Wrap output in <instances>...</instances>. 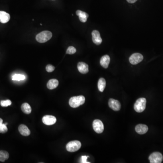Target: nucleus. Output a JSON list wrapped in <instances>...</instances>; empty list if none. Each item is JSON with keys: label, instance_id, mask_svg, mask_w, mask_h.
<instances>
[{"label": "nucleus", "instance_id": "nucleus-1", "mask_svg": "<svg viewBox=\"0 0 163 163\" xmlns=\"http://www.w3.org/2000/svg\"><path fill=\"white\" fill-rule=\"evenodd\" d=\"M85 102V98L83 96L73 97L70 98L69 104L72 108H77L81 105H83Z\"/></svg>", "mask_w": 163, "mask_h": 163}, {"label": "nucleus", "instance_id": "nucleus-2", "mask_svg": "<svg viewBox=\"0 0 163 163\" xmlns=\"http://www.w3.org/2000/svg\"><path fill=\"white\" fill-rule=\"evenodd\" d=\"M52 37V33L50 31L46 30L38 34L36 36V40L39 43H43L49 41Z\"/></svg>", "mask_w": 163, "mask_h": 163}, {"label": "nucleus", "instance_id": "nucleus-3", "mask_svg": "<svg viewBox=\"0 0 163 163\" xmlns=\"http://www.w3.org/2000/svg\"><path fill=\"white\" fill-rule=\"evenodd\" d=\"M146 100L145 98H140L137 100L135 105L134 108L136 112L140 113L145 110L146 107Z\"/></svg>", "mask_w": 163, "mask_h": 163}, {"label": "nucleus", "instance_id": "nucleus-4", "mask_svg": "<svg viewBox=\"0 0 163 163\" xmlns=\"http://www.w3.org/2000/svg\"><path fill=\"white\" fill-rule=\"evenodd\" d=\"M81 147V143L78 140H74L69 142L66 145L67 151L70 152H74L80 149Z\"/></svg>", "mask_w": 163, "mask_h": 163}, {"label": "nucleus", "instance_id": "nucleus-5", "mask_svg": "<svg viewBox=\"0 0 163 163\" xmlns=\"http://www.w3.org/2000/svg\"><path fill=\"white\" fill-rule=\"evenodd\" d=\"M150 161L151 163H161L163 160V157L160 153H153L149 156Z\"/></svg>", "mask_w": 163, "mask_h": 163}, {"label": "nucleus", "instance_id": "nucleus-6", "mask_svg": "<svg viewBox=\"0 0 163 163\" xmlns=\"http://www.w3.org/2000/svg\"><path fill=\"white\" fill-rule=\"evenodd\" d=\"M143 60V56L140 53H134L132 54L129 58V61L131 64L135 65L140 63Z\"/></svg>", "mask_w": 163, "mask_h": 163}, {"label": "nucleus", "instance_id": "nucleus-7", "mask_svg": "<svg viewBox=\"0 0 163 163\" xmlns=\"http://www.w3.org/2000/svg\"><path fill=\"white\" fill-rule=\"evenodd\" d=\"M93 130L96 133L100 134L102 133L104 131V125L103 122L100 120H94L93 123Z\"/></svg>", "mask_w": 163, "mask_h": 163}, {"label": "nucleus", "instance_id": "nucleus-8", "mask_svg": "<svg viewBox=\"0 0 163 163\" xmlns=\"http://www.w3.org/2000/svg\"><path fill=\"white\" fill-rule=\"evenodd\" d=\"M109 107L115 111H118L121 107V105L120 102L117 100L111 98L108 102Z\"/></svg>", "mask_w": 163, "mask_h": 163}, {"label": "nucleus", "instance_id": "nucleus-9", "mask_svg": "<svg viewBox=\"0 0 163 163\" xmlns=\"http://www.w3.org/2000/svg\"><path fill=\"white\" fill-rule=\"evenodd\" d=\"M57 119L54 116L46 115L42 118L44 124L47 125H53L56 123Z\"/></svg>", "mask_w": 163, "mask_h": 163}, {"label": "nucleus", "instance_id": "nucleus-10", "mask_svg": "<svg viewBox=\"0 0 163 163\" xmlns=\"http://www.w3.org/2000/svg\"><path fill=\"white\" fill-rule=\"evenodd\" d=\"M93 41L96 45H100L102 43V39L99 32L97 30H94L92 33Z\"/></svg>", "mask_w": 163, "mask_h": 163}, {"label": "nucleus", "instance_id": "nucleus-11", "mask_svg": "<svg viewBox=\"0 0 163 163\" xmlns=\"http://www.w3.org/2000/svg\"><path fill=\"white\" fill-rule=\"evenodd\" d=\"M78 69L81 74H87L89 71V65L84 62H79L78 64Z\"/></svg>", "mask_w": 163, "mask_h": 163}, {"label": "nucleus", "instance_id": "nucleus-12", "mask_svg": "<svg viewBox=\"0 0 163 163\" xmlns=\"http://www.w3.org/2000/svg\"><path fill=\"white\" fill-rule=\"evenodd\" d=\"M135 130L137 133L143 135L148 131V127L146 125L139 124L135 126Z\"/></svg>", "mask_w": 163, "mask_h": 163}, {"label": "nucleus", "instance_id": "nucleus-13", "mask_svg": "<svg viewBox=\"0 0 163 163\" xmlns=\"http://www.w3.org/2000/svg\"><path fill=\"white\" fill-rule=\"evenodd\" d=\"M18 130L20 134L23 136H29L30 134V130L27 127V126L25 125L21 124L19 125Z\"/></svg>", "mask_w": 163, "mask_h": 163}, {"label": "nucleus", "instance_id": "nucleus-14", "mask_svg": "<svg viewBox=\"0 0 163 163\" xmlns=\"http://www.w3.org/2000/svg\"><path fill=\"white\" fill-rule=\"evenodd\" d=\"M10 14L4 11H0V22L1 23H6L10 21Z\"/></svg>", "mask_w": 163, "mask_h": 163}, {"label": "nucleus", "instance_id": "nucleus-15", "mask_svg": "<svg viewBox=\"0 0 163 163\" xmlns=\"http://www.w3.org/2000/svg\"><path fill=\"white\" fill-rule=\"evenodd\" d=\"M110 62V58L108 55L103 56L100 60V64L104 68H107Z\"/></svg>", "mask_w": 163, "mask_h": 163}, {"label": "nucleus", "instance_id": "nucleus-16", "mask_svg": "<svg viewBox=\"0 0 163 163\" xmlns=\"http://www.w3.org/2000/svg\"><path fill=\"white\" fill-rule=\"evenodd\" d=\"M76 15L79 17V20L82 22L85 23L87 21V19L89 17V15L87 13L83 11H80V10H78L76 11Z\"/></svg>", "mask_w": 163, "mask_h": 163}, {"label": "nucleus", "instance_id": "nucleus-17", "mask_svg": "<svg viewBox=\"0 0 163 163\" xmlns=\"http://www.w3.org/2000/svg\"><path fill=\"white\" fill-rule=\"evenodd\" d=\"M58 85V80L56 79H52L49 80L47 84L48 89L50 90L56 89Z\"/></svg>", "mask_w": 163, "mask_h": 163}, {"label": "nucleus", "instance_id": "nucleus-18", "mask_svg": "<svg viewBox=\"0 0 163 163\" xmlns=\"http://www.w3.org/2000/svg\"><path fill=\"white\" fill-rule=\"evenodd\" d=\"M106 80L103 78H100L99 80H98V84H97V86H98V89L101 92H103L105 89V87H106Z\"/></svg>", "mask_w": 163, "mask_h": 163}, {"label": "nucleus", "instance_id": "nucleus-19", "mask_svg": "<svg viewBox=\"0 0 163 163\" xmlns=\"http://www.w3.org/2000/svg\"><path fill=\"white\" fill-rule=\"evenodd\" d=\"M21 109L24 113L26 114H30L32 112V107L27 103H24L21 107Z\"/></svg>", "mask_w": 163, "mask_h": 163}, {"label": "nucleus", "instance_id": "nucleus-20", "mask_svg": "<svg viewBox=\"0 0 163 163\" xmlns=\"http://www.w3.org/2000/svg\"><path fill=\"white\" fill-rule=\"evenodd\" d=\"M9 157V154L7 151L0 150V161L4 162L8 160Z\"/></svg>", "mask_w": 163, "mask_h": 163}, {"label": "nucleus", "instance_id": "nucleus-21", "mask_svg": "<svg viewBox=\"0 0 163 163\" xmlns=\"http://www.w3.org/2000/svg\"><path fill=\"white\" fill-rule=\"evenodd\" d=\"M25 76L21 74H15L12 76V79L13 81H19L25 80Z\"/></svg>", "mask_w": 163, "mask_h": 163}, {"label": "nucleus", "instance_id": "nucleus-22", "mask_svg": "<svg viewBox=\"0 0 163 163\" xmlns=\"http://www.w3.org/2000/svg\"><path fill=\"white\" fill-rule=\"evenodd\" d=\"M11 104V102L10 100L1 101V105L2 107H7L8 106H10Z\"/></svg>", "mask_w": 163, "mask_h": 163}, {"label": "nucleus", "instance_id": "nucleus-23", "mask_svg": "<svg viewBox=\"0 0 163 163\" xmlns=\"http://www.w3.org/2000/svg\"><path fill=\"white\" fill-rule=\"evenodd\" d=\"M76 52V49L73 46H69L67 49L66 54H74Z\"/></svg>", "mask_w": 163, "mask_h": 163}, {"label": "nucleus", "instance_id": "nucleus-24", "mask_svg": "<svg viewBox=\"0 0 163 163\" xmlns=\"http://www.w3.org/2000/svg\"><path fill=\"white\" fill-rule=\"evenodd\" d=\"M7 131V127L5 124H2V125L0 126V133H5Z\"/></svg>", "mask_w": 163, "mask_h": 163}, {"label": "nucleus", "instance_id": "nucleus-25", "mask_svg": "<svg viewBox=\"0 0 163 163\" xmlns=\"http://www.w3.org/2000/svg\"><path fill=\"white\" fill-rule=\"evenodd\" d=\"M54 69H55V67L51 64H48L46 67V70L48 72H52L54 71Z\"/></svg>", "mask_w": 163, "mask_h": 163}, {"label": "nucleus", "instance_id": "nucleus-26", "mask_svg": "<svg viewBox=\"0 0 163 163\" xmlns=\"http://www.w3.org/2000/svg\"><path fill=\"white\" fill-rule=\"evenodd\" d=\"M89 156H82V158H81V159H82V163H89V162H88L87 161V158H89Z\"/></svg>", "mask_w": 163, "mask_h": 163}, {"label": "nucleus", "instance_id": "nucleus-27", "mask_svg": "<svg viewBox=\"0 0 163 163\" xmlns=\"http://www.w3.org/2000/svg\"><path fill=\"white\" fill-rule=\"evenodd\" d=\"M126 1L130 3H134L135 2L137 1V0H126Z\"/></svg>", "mask_w": 163, "mask_h": 163}, {"label": "nucleus", "instance_id": "nucleus-28", "mask_svg": "<svg viewBox=\"0 0 163 163\" xmlns=\"http://www.w3.org/2000/svg\"><path fill=\"white\" fill-rule=\"evenodd\" d=\"M2 124H3V120L0 118V126L2 125Z\"/></svg>", "mask_w": 163, "mask_h": 163}]
</instances>
